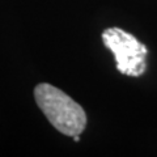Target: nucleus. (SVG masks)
Listing matches in <instances>:
<instances>
[{"label": "nucleus", "mask_w": 157, "mask_h": 157, "mask_svg": "<svg viewBox=\"0 0 157 157\" xmlns=\"http://www.w3.org/2000/svg\"><path fill=\"white\" fill-rule=\"evenodd\" d=\"M38 107L55 128L67 136L80 135L85 130L86 114L84 109L51 84H38L34 89Z\"/></svg>", "instance_id": "nucleus-1"}, {"label": "nucleus", "mask_w": 157, "mask_h": 157, "mask_svg": "<svg viewBox=\"0 0 157 157\" xmlns=\"http://www.w3.org/2000/svg\"><path fill=\"white\" fill-rule=\"evenodd\" d=\"M102 41L114 54L117 70L122 75L139 77L145 72L148 48L136 37L119 28H109L102 33Z\"/></svg>", "instance_id": "nucleus-2"}]
</instances>
